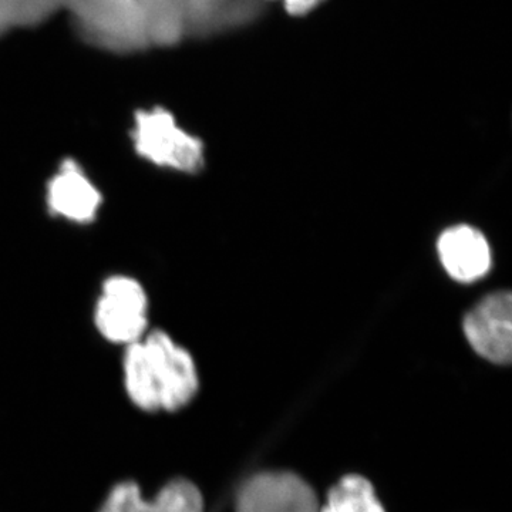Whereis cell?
Here are the masks:
<instances>
[{
	"mask_svg": "<svg viewBox=\"0 0 512 512\" xmlns=\"http://www.w3.org/2000/svg\"><path fill=\"white\" fill-rule=\"evenodd\" d=\"M150 302L133 276L113 275L101 285L94 308V325L104 339L128 346L143 339L150 322Z\"/></svg>",
	"mask_w": 512,
	"mask_h": 512,
	"instance_id": "277c9868",
	"label": "cell"
},
{
	"mask_svg": "<svg viewBox=\"0 0 512 512\" xmlns=\"http://www.w3.org/2000/svg\"><path fill=\"white\" fill-rule=\"evenodd\" d=\"M464 333L478 355L497 365L512 356V296L500 291L485 296L464 319Z\"/></svg>",
	"mask_w": 512,
	"mask_h": 512,
	"instance_id": "5b68a950",
	"label": "cell"
},
{
	"mask_svg": "<svg viewBox=\"0 0 512 512\" xmlns=\"http://www.w3.org/2000/svg\"><path fill=\"white\" fill-rule=\"evenodd\" d=\"M123 367L128 397L146 412H175L200 386L190 352L160 329L127 346Z\"/></svg>",
	"mask_w": 512,
	"mask_h": 512,
	"instance_id": "7a4b0ae2",
	"label": "cell"
},
{
	"mask_svg": "<svg viewBox=\"0 0 512 512\" xmlns=\"http://www.w3.org/2000/svg\"><path fill=\"white\" fill-rule=\"evenodd\" d=\"M325 0H282L285 12L293 18H301L319 8Z\"/></svg>",
	"mask_w": 512,
	"mask_h": 512,
	"instance_id": "7c38bea8",
	"label": "cell"
},
{
	"mask_svg": "<svg viewBox=\"0 0 512 512\" xmlns=\"http://www.w3.org/2000/svg\"><path fill=\"white\" fill-rule=\"evenodd\" d=\"M50 214L76 225L92 224L103 205V195L82 165L67 158L46 187Z\"/></svg>",
	"mask_w": 512,
	"mask_h": 512,
	"instance_id": "8992f818",
	"label": "cell"
},
{
	"mask_svg": "<svg viewBox=\"0 0 512 512\" xmlns=\"http://www.w3.org/2000/svg\"><path fill=\"white\" fill-rule=\"evenodd\" d=\"M99 512H204V500L191 481L165 485L154 500H146L140 487L128 481L110 491Z\"/></svg>",
	"mask_w": 512,
	"mask_h": 512,
	"instance_id": "9c48e42d",
	"label": "cell"
},
{
	"mask_svg": "<svg viewBox=\"0 0 512 512\" xmlns=\"http://www.w3.org/2000/svg\"><path fill=\"white\" fill-rule=\"evenodd\" d=\"M437 252L447 274L461 284L480 281L493 265L487 238L468 225L446 229L437 241Z\"/></svg>",
	"mask_w": 512,
	"mask_h": 512,
	"instance_id": "ba28073f",
	"label": "cell"
},
{
	"mask_svg": "<svg viewBox=\"0 0 512 512\" xmlns=\"http://www.w3.org/2000/svg\"><path fill=\"white\" fill-rule=\"evenodd\" d=\"M320 512H386L373 485L360 476H346L329 491Z\"/></svg>",
	"mask_w": 512,
	"mask_h": 512,
	"instance_id": "30bf717a",
	"label": "cell"
},
{
	"mask_svg": "<svg viewBox=\"0 0 512 512\" xmlns=\"http://www.w3.org/2000/svg\"><path fill=\"white\" fill-rule=\"evenodd\" d=\"M69 0H0V35L10 29L36 25Z\"/></svg>",
	"mask_w": 512,
	"mask_h": 512,
	"instance_id": "8fae6325",
	"label": "cell"
},
{
	"mask_svg": "<svg viewBox=\"0 0 512 512\" xmlns=\"http://www.w3.org/2000/svg\"><path fill=\"white\" fill-rule=\"evenodd\" d=\"M130 137L137 156L158 168L194 174L204 167V143L184 130L164 107L138 110Z\"/></svg>",
	"mask_w": 512,
	"mask_h": 512,
	"instance_id": "3957f363",
	"label": "cell"
},
{
	"mask_svg": "<svg viewBox=\"0 0 512 512\" xmlns=\"http://www.w3.org/2000/svg\"><path fill=\"white\" fill-rule=\"evenodd\" d=\"M80 33L117 53L174 45L185 35L181 0H69Z\"/></svg>",
	"mask_w": 512,
	"mask_h": 512,
	"instance_id": "6da1fadb",
	"label": "cell"
},
{
	"mask_svg": "<svg viewBox=\"0 0 512 512\" xmlns=\"http://www.w3.org/2000/svg\"><path fill=\"white\" fill-rule=\"evenodd\" d=\"M237 512H319L311 485L292 473H262L244 484Z\"/></svg>",
	"mask_w": 512,
	"mask_h": 512,
	"instance_id": "52a82bcc",
	"label": "cell"
}]
</instances>
